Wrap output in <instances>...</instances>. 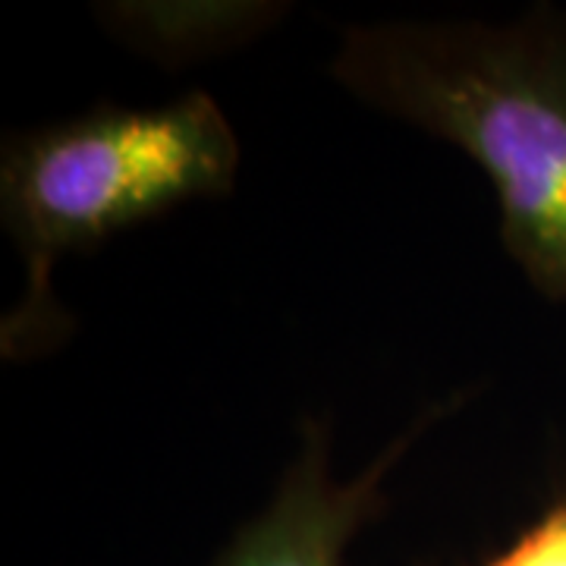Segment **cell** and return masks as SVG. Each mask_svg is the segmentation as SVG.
I'll list each match as a JSON object with an SVG mask.
<instances>
[{"instance_id":"cell-1","label":"cell","mask_w":566,"mask_h":566,"mask_svg":"<svg viewBox=\"0 0 566 566\" xmlns=\"http://www.w3.org/2000/svg\"><path fill=\"white\" fill-rule=\"evenodd\" d=\"M334 76L479 164L506 252L538 293L566 303V17L353 25Z\"/></svg>"},{"instance_id":"cell-2","label":"cell","mask_w":566,"mask_h":566,"mask_svg":"<svg viewBox=\"0 0 566 566\" xmlns=\"http://www.w3.org/2000/svg\"><path fill=\"white\" fill-rule=\"evenodd\" d=\"M240 142L205 92L161 107H102L13 136L3 148L0 208L25 262V290L0 327L7 359H35L66 337L54 296L63 255L237 180Z\"/></svg>"},{"instance_id":"cell-3","label":"cell","mask_w":566,"mask_h":566,"mask_svg":"<svg viewBox=\"0 0 566 566\" xmlns=\"http://www.w3.org/2000/svg\"><path fill=\"white\" fill-rule=\"evenodd\" d=\"M438 412H428L349 482L331 475V434L305 422L303 444L262 513H255L208 566H344L353 538L385 510V479Z\"/></svg>"},{"instance_id":"cell-4","label":"cell","mask_w":566,"mask_h":566,"mask_svg":"<svg viewBox=\"0 0 566 566\" xmlns=\"http://www.w3.org/2000/svg\"><path fill=\"white\" fill-rule=\"evenodd\" d=\"M482 566H566V497H557L526 532Z\"/></svg>"}]
</instances>
